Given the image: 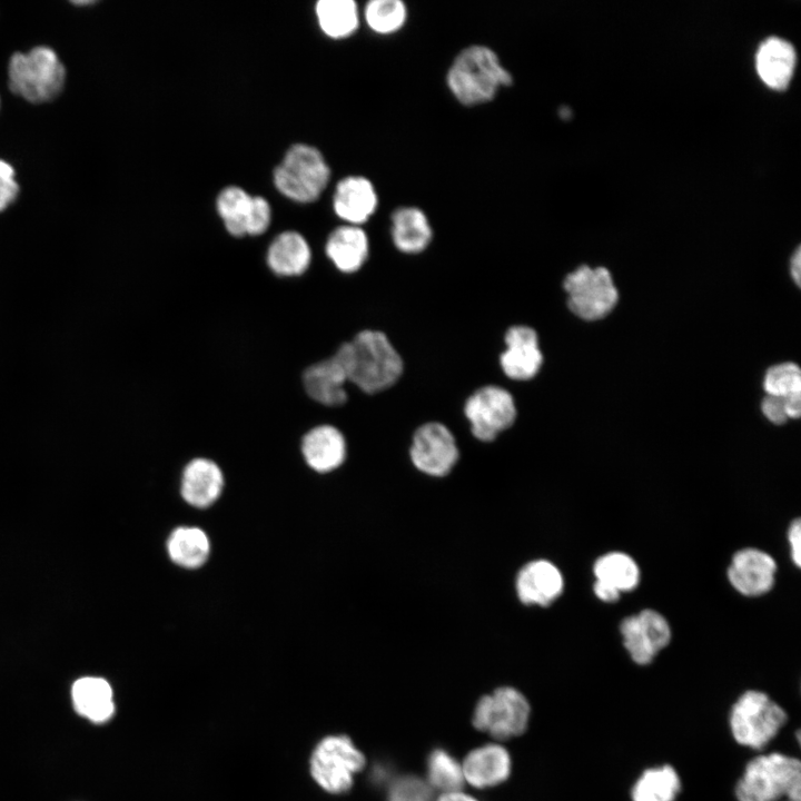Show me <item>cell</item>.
<instances>
[{
  "mask_svg": "<svg viewBox=\"0 0 801 801\" xmlns=\"http://www.w3.org/2000/svg\"><path fill=\"white\" fill-rule=\"evenodd\" d=\"M253 196L237 186L224 188L216 199V210L222 221L224 230L235 240L246 239V218Z\"/></svg>",
  "mask_w": 801,
  "mask_h": 801,
  "instance_id": "28",
  "label": "cell"
},
{
  "mask_svg": "<svg viewBox=\"0 0 801 801\" xmlns=\"http://www.w3.org/2000/svg\"><path fill=\"white\" fill-rule=\"evenodd\" d=\"M433 801H478V800L475 799L474 797H472L471 794H467L459 790V791L443 792Z\"/></svg>",
  "mask_w": 801,
  "mask_h": 801,
  "instance_id": "41",
  "label": "cell"
},
{
  "mask_svg": "<svg viewBox=\"0 0 801 801\" xmlns=\"http://www.w3.org/2000/svg\"><path fill=\"white\" fill-rule=\"evenodd\" d=\"M366 765L364 753L345 734L328 735L316 745L310 758V773L329 793L347 792L354 775Z\"/></svg>",
  "mask_w": 801,
  "mask_h": 801,
  "instance_id": "7",
  "label": "cell"
},
{
  "mask_svg": "<svg viewBox=\"0 0 801 801\" xmlns=\"http://www.w3.org/2000/svg\"><path fill=\"white\" fill-rule=\"evenodd\" d=\"M563 589L561 571L547 560L525 564L516 576L517 596L526 605L548 606L561 596Z\"/></svg>",
  "mask_w": 801,
  "mask_h": 801,
  "instance_id": "18",
  "label": "cell"
},
{
  "mask_svg": "<svg viewBox=\"0 0 801 801\" xmlns=\"http://www.w3.org/2000/svg\"><path fill=\"white\" fill-rule=\"evenodd\" d=\"M72 701L76 711L95 723L108 721L115 713L112 690L101 678H82L72 685Z\"/></svg>",
  "mask_w": 801,
  "mask_h": 801,
  "instance_id": "24",
  "label": "cell"
},
{
  "mask_svg": "<svg viewBox=\"0 0 801 801\" xmlns=\"http://www.w3.org/2000/svg\"><path fill=\"white\" fill-rule=\"evenodd\" d=\"M788 543L792 562L800 567L801 565V522L795 518L788 530Z\"/></svg>",
  "mask_w": 801,
  "mask_h": 801,
  "instance_id": "39",
  "label": "cell"
},
{
  "mask_svg": "<svg viewBox=\"0 0 801 801\" xmlns=\"http://www.w3.org/2000/svg\"><path fill=\"white\" fill-rule=\"evenodd\" d=\"M782 801H790V800L784 799V800H782Z\"/></svg>",
  "mask_w": 801,
  "mask_h": 801,
  "instance_id": "43",
  "label": "cell"
},
{
  "mask_svg": "<svg viewBox=\"0 0 801 801\" xmlns=\"http://www.w3.org/2000/svg\"><path fill=\"white\" fill-rule=\"evenodd\" d=\"M224 473L219 464L208 456H194L182 468L181 495L197 507H206L220 495Z\"/></svg>",
  "mask_w": 801,
  "mask_h": 801,
  "instance_id": "21",
  "label": "cell"
},
{
  "mask_svg": "<svg viewBox=\"0 0 801 801\" xmlns=\"http://www.w3.org/2000/svg\"><path fill=\"white\" fill-rule=\"evenodd\" d=\"M323 255L338 274L357 275L369 257L368 236L360 226H337L324 239Z\"/></svg>",
  "mask_w": 801,
  "mask_h": 801,
  "instance_id": "17",
  "label": "cell"
},
{
  "mask_svg": "<svg viewBox=\"0 0 801 801\" xmlns=\"http://www.w3.org/2000/svg\"><path fill=\"white\" fill-rule=\"evenodd\" d=\"M8 79L13 93L31 103H43L62 91L66 68L53 49L38 46L11 56Z\"/></svg>",
  "mask_w": 801,
  "mask_h": 801,
  "instance_id": "4",
  "label": "cell"
},
{
  "mask_svg": "<svg viewBox=\"0 0 801 801\" xmlns=\"http://www.w3.org/2000/svg\"><path fill=\"white\" fill-rule=\"evenodd\" d=\"M531 706L525 695L512 686H500L477 701L472 724L497 741L516 738L525 732Z\"/></svg>",
  "mask_w": 801,
  "mask_h": 801,
  "instance_id": "8",
  "label": "cell"
},
{
  "mask_svg": "<svg viewBox=\"0 0 801 801\" xmlns=\"http://www.w3.org/2000/svg\"><path fill=\"white\" fill-rule=\"evenodd\" d=\"M19 184L13 167L0 159V212L6 210L18 197Z\"/></svg>",
  "mask_w": 801,
  "mask_h": 801,
  "instance_id": "37",
  "label": "cell"
},
{
  "mask_svg": "<svg viewBox=\"0 0 801 801\" xmlns=\"http://www.w3.org/2000/svg\"><path fill=\"white\" fill-rule=\"evenodd\" d=\"M791 275L797 283V285H800V278H801V255H800V248L795 250V253L792 256L791 259Z\"/></svg>",
  "mask_w": 801,
  "mask_h": 801,
  "instance_id": "42",
  "label": "cell"
},
{
  "mask_svg": "<svg viewBox=\"0 0 801 801\" xmlns=\"http://www.w3.org/2000/svg\"><path fill=\"white\" fill-rule=\"evenodd\" d=\"M764 416L773 424L781 425L789 418L785 411L784 400L781 397L767 395L761 404Z\"/></svg>",
  "mask_w": 801,
  "mask_h": 801,
  "instance_id": "38",
  "label": "cell"
},
{
  "mask_svg": "<svg viewBox=\"0 0 801 801\" xmlns=\"http://www.w3.org/2000/svg\"><path fill=\"white\" fill-rule=\"evenodd\" d=\"M299 453L310 469L329 473L340 467L347 458V436L334 424L314 425L300 437Z\"/></svg>",
  "mask_w": 801,
  "mask_h": 801,
  "instance_id": "14",
  "label": "cell"
},
{
  "mask_svg": "<svg viewBox=\"0 0 801 801\" xmlns=\"http://www.w3.org/2000/svg\"><path fill=\"white\" fill-rule=\"evenodd\" d=\"M763 387L767 395L783 398L785 402L801 400V372L793 363L774 365L768 369Z\"/></svg>",
  "mask_w": 801,
  "mask_h": 801,
  "instance_id": "32",
  "label": "cell"
},
{
  "mask_svg": "<svg viewBox=\"0 0 801 801\" xmlns=\"http://www.w3.org/2000/svg\"><path fill=\"white\" fill-rule=\"evenodd\" d=\"M465 782L476 789L498 785L511 774L508 751L498 743H487L469 751L462 763Z\"/></svg>",
  "mask_w": 801,
  "mask_h": 801,
  "instance_id": "19",
  "label": "cell"
},
{
  "mask_svg": "<svg viewBox=\"0 0 801 801\" xmlns=\"http://www.w3.org/2000/svg\"><path fill=\"white\" fill-rule=\"evenodd\" d=\"M797 60L794 47L778 36L768 37L758 48L755 67L771 88L783 89L790 82Z\"/></svg>",
  "mask_w": 801,
  "mask_h": 801,
  "instance_id": "22",
  "label": "cell"
},
{
  "mask_svg": "<svg viewBox=\"0 0 801 801\" xmlns=\"http://www.w3.org/2000/svg\"><path fill=\"white\" fill-rule=\"evenodd\" d=\"M426 768V782L442 793L459 791L465 783L462 764L443 749H435L429 753Z\"/></svg>",
  "mask_w": 801,
  "mask_h": 801,
  "instance_id": "30",
  "label": "cell"
},
{
  "mask_svg": "<svg viewBox=\"0 0 801 801\" xmlns=\"http://www.w3.org/2000/svg\"><path fill=\"white\" fill-rule=\"evenodd\" d=\"M681 778L670 764L645 769L631 789L632 801H675L681 791Z\"/></svg>",
  "mask_w": 801,
  "mask_h": 801,
  "instance_id": "25",
  "label": "cell"
},
{
  "mask_svg": "<svg viewBox=\"0 0 801 801\" xmlns=\"http://www.w3.org/2000/svg\"><path fill=\"white\" fill-rule=\"evenodd\" d=\"M409 456L422 473L434 477L447 475L459 457L454 434L439 422L419 425L412 437Z\"/></svg>",
  "mask_w": 801,
  "mask_h": 801,
  "instance_id": "12",
  "label": "cell"
},
{
  "mask_svg": "<svg viewBox=\"0 0 801 801\" xmlns=\"http://www.w3.org/2000/svg\"><path fill=\"white\" fill-rule=\"evenodd\" d=\"M446 83L462 105L472 107L494 99L502 88L513 83V77L494 50L472 44L459 51L453 60Z\"/></svg>",
  "mask_w": 801,
  "mask_h": 801,
  "instance_id": "2",
  "label": "cell"
},
{
  "mask_svg": "<svg viewBox=\"0 0 801 801\" xmlns=\"http://www.w3.org/2000/svg\"><path fill=\"white\" fill-rule=\"evenodd\" d=\"M390 221L392 240L400 253L416 255L431 244L433 229L422 209L413 206L399 207L393 211Z\"/></svg>",
  "mask_w": 801,
  "mask_h": 801,
  "instance_id": "23",
  "label": "cell"
},
{
  "mask_svg": "<svg viewBox=\"0 0 801 801\" xmlns=\"http://www.w3.org/2000/svg\"><path fill=\"white\" fill-rule=\"evenodd\" d=\"M433 789L416 775H404L389 787L387 801H433Z\"/></svg>",
  "mask_w": 801,
  "mask_h": 801,
  "instance_id": "35",
  "label": "cell"
},
{
  "mask_svg": "<svg viewBox=\"0 0 801 801\" xmlns=\"http://www.w3.org/2000/svg\"><path fill=\"white\" fill-rule=\"evenodd\" d=\"M620 633L623 637V645L634 663L639 665H647L657 655L642 634L635 614L626 616L622 620L620 624Z\"/></svg>",
  "mask_w": 801,
  "mask_h": 801,
  "instance_id": "33",
  "label": "cell"
},
{
  "mask_svg": "<svg viewBox=\"0 0 801 801\" xmlns=\"http://www.w3.org/2000/svg\"><path fill=\"white\" fill-rule=\"evenodd\" d=\"M378 197L370 180L362 176L342 179L334 191L333 208L344 222L360 226L376 211Z\"/></svg>",
  "mask_w": 801,
  "mask_h": 801,
  "instance_id": "20",
  "label": "cell"
},
{
  "mask_svg": "<svg viewBox=\"0 0 801 801\" xmlns=\"http://www.w3.org/2000/svg\"><path fill=\"white\" fill-rule=\"evenodd\" d=\"M407 19V9L400 0H372L365 8V20L376 33L398 31Z\"/></svg>",
  "mask_w": 801,
  "mask_h": 801,
  "instance_id": "31",
  "label": "cell"
},
{
  "mask_svg": "<svg viewBox=\"0 0 801 801\" xmlns=\"http://www.w3.org/2000/svg\"><path fill=\"white\" fill-rule=\"evenodd\" d=\"M595 580L602 581L621 593L634 590L641 578V572L634 558L619 551L605 553L593 565Z\"/></svg>",
  "mask_w": 801,
  "mask_h": 801,
  "instance_id": "26",
  "label": "cell"
},
{
  "mask_svg": "<svg viewBox=\"0 0 801 801\" xmlns=\"http://www.w3.org/2000/svg\"><path fill=\"white\" fill-rule=\"evenodd\" d=\"M505 348L500 354V366L506 377L525 382L537 375L543 365L538 336L527 325L508 327L503 337Z\"/></svg>",
  "mask_w": 801,
  "mask_h": 801,
  "instance_id": "13",
  "label": "cell"
},
{
  "mask_svg": "<svg viewBox=\"0 0 801 801\" xmlns=\"http://www.w3.org/2000/svg\"><path fill=\"white\" fill-rule=\"evenodd\" d=\"M635 615L642 634L659 654L661 650L669 645L672 637V631L668 620L652 609H644Z\"/></svg>",
  "mask_w": 801,
  "mask_h": 801,
  "instance_id": "34",
  "label": "cell"
},
{
  "mask_svg": "<svg viewBox=\"0 0 801 801\" xmlns=\"http://www.w3.org/2000/svg\"><path fill=\"white\" fill-rule=\"evenodd\" d=\"M170 558L184 567H198L207 558L209 541L205 532L197 527H178L169 536Z\"/></svg>",
  "mask_w": 801,
  "mask_h": 801,
  "instance_id": "29",
  "label": "cell"
},
{
  "mask_svg": "<svg viewBox=\"0 0 801 801\" xmlns=\"http://www.w3.org/2000/svg\"><path fill=\"white\" fill-rule=\"evenodd\" d=\"M349 342H342L328 356L307 365L300 375L306 397L326 409H338L349 400Z\"/></svg>",
  "mask_w": 801,
  "mask_h": 801,
  "instance_id": "9",
  "label": "cell"
},
{
  "mask_svg": "<svg viewBox=\"0 0 801 801\" xmlns=\"http://www.w3.org/2000/svg\"><path fill=\"white\" fill-rule=\"evenodd\" d=\"M777 562L767 552L745 547L736 551L728 567L730 584L742 595L760 596L774 585Z\"/></svg>",
  "mask_w": 801,
  "mask_h": 801,
  "instance_id": "15",
  "label": "cell"
},
{
  "mask_svg": "<svg viewBox=\"0 0 801 801\" xmlns=\"http://www.w3.org/2000/svg\"><path fill=\"white\" fill-rule=\"evenodd\" d=\"M330 169L323 154L306 144H295L274 169V184L285 197L297 202H313L326 189Z\"/></svg>",
  "mask_w": 801,
  "mask_h": 801,
  "instance_id": "6",
  "label": "cell"
},
{
  "mask_svg": "<svg viewBox=\"0 0 801 801\" xmlns=\"http://www.w3.org/2000/svg\"><path fill=\"white\" fill-rule=\"evenodd\" d=\"M788 721L785 710L765 692L748 690L730 710V730L742 746L753 750L765 748Z\"/></svg>",
  "mask_w": 801,
  "mask_h": 801,
  "instance_id": "5",
  "label": "cell"
},
{
  "mask_svg": "<svg viewBox=\"0 0 801 801\" xmlns=\"http://www.w3.org/2000/svg\"><path fill=\"white\" fill-rule=\"evenodd\" d=\"M593 592L599 600L605 603H614L621 595V592L615 587L597 580L593 584Z\"/></svg>",
  "mask_w": 801,
  "mask_h": 801,
  "instance_id": "40",
  "label": "cell"
},
{
  "mask_svg": "<svg viewBox=\"0 0 801 801\" xmlns=\"http://www.w3.org/2000/svg\"><path fill=\"white\" fill-rule=\"evenodd\" d=\"M738 801H801V762L771 752L751 759L734 789Z\"/></svg>",
  "mask_w": 801,
  "mask_h": 801,
  "instance_id": "3",
  "label": "cell"
},
{
  "mask_svg": "<svg viewBox=\"0 0 801 801\" xmlns=\"http://www.w3.org/2000/svg\"><path fill=\"white\" fill-rule=\"evenodd\" d=\"M570 310L584 320L605 317L619 299L610 271L604 267L580 266L563 280Z\"/></svg>",
  "mask_w": 801,
  "mask_h": 801,
  "instance_id": "10",
  "label": "cell"
},
{
  "mask_svg": "<svg viewBox=\"0 0 801 801\" xmlns=\"http://www.w3.org/2000/svg\"><path fill=\"white\" fill-rule=\"evenodd\" d=\"M313 249L307 238L297 229H283L268 241L265 264L270 274L291 279L304 276L313 264Z\"/></svg>",
  "mask_w": 801,
  "mask_h": 801,
  "instance_id": "16",
  "label": "cell"
},
{
  "mask_svg": "<svg viewBox=\"0 0 801 801\" xmlns=\"http://www.w3.org/2000/svg\"><path fill=\"white\" fill-rule=\"evenodd\" d=\"M349 342V385L364 396L394 386L404 373V362L388 336L379 329L362 328Z\"/></svg>",
  "mask_w": 801,
  "mask_h": 801,
  "instance_id": "1",
  "label": "cell"
},
{
  "mask_svg": "<svg viewBox=\"0 0 801 801\" xmlns=\"http://www.w3.org/2000/svg\"><path fill=\"white\" fill-rule=\"evenodd\" d=\"M271 226V208L261 196H253L251 206L246 218L247 238H260Z\"/></svg>",
  "mask_w": 801,
  "mask_h": 801,
  "instance_id": "36",
  "label": "cell"
},
{
  "mask_svg": "<svg viewBox=\"0 0 801 801\" xmlns=\"http://www.w3.org/2000/svg\"><path fill=\"white\" fill-rule=\"evenodd\" d=\"M464 415L473 436L481 442H493L513 426L517 407L513 395L498 385H484L465 400Z\"/></svg>",
  "mask_w": 801,
  "mask_h": 801,
  "instance_id": "11",
  "label": "cell"
},
{
  "mask_svg": "<svg viewBox=\"0 0 801 801\" xmlns=\"http://www.w3.org/2000/svg\"><path fill=\"white\" fill-rule=\"evenodd\" d=\"M315 12L320 29L333 39L347 38L359 26L357 4L353 0H319Z\"/></svg>",
  "mask_w": 801,
  "mask_h": 801,
  "instance_id": "27",
  "label": "cell"
}]
</instances>
